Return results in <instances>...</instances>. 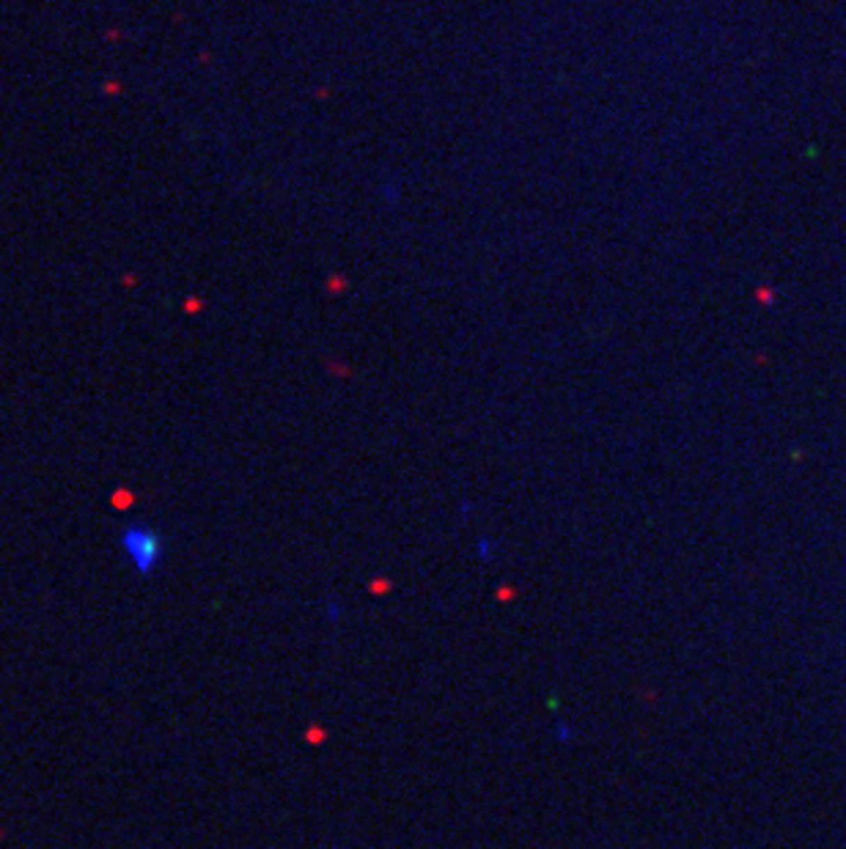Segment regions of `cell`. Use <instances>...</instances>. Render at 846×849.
<instances>
[{"instance_id": "1", "label": "cell", "mask_w": 846, "mask_h": 849, "mask_svg": "<svg viewBox=\"0 0 846 849\" xmlns=\"http://www.w3.org/2000/svg\"><path fill=\"white\" fill-rule=\"evenodd\" d=\"M121 550L140 575H151L165 555V541L149 525H130L121 531Z\"/></svg>"}]
</instances>
